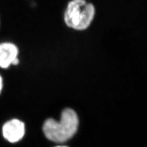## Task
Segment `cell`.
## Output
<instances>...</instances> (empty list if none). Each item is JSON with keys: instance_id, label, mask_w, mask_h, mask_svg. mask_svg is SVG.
Instances as JSON below:
<instances>
[{"instance_id": "4", "label": "cell", "mask_w": 147, "mask_h": 147, "mask_svg": "<svg viewBox=\"0 0 147 147\" xmlns=\"http://www.w3.org/2000/svg\"><path fill=\"white\" fill-rule=\"evenodd\" d=\"M18 52V48L13 44L10 42L0 44V67L6 69L11 64H17L19 62L17 58Z\"/></svg>"}, {"instance_id": "3", "label": "cell", "mask_w": 147, "mask_h": 147, "mask_svg": "<svg viewBox=\"0 0 147 147\" xmlns=\"http://www.w3.org/2000/svg\"><path fill=\"white\" fill-rule=\"evenodd\" d=\"M2 132L4 139L11 143H16L25 136V124L18 119H12L4 124Z\"/></svg>"}, {"instance_id": "1", "label": "cell", "mask_w": 147, "mask_h": 147, "mask_svg": "<svg viewBox=\"0 0 147 147\" xmlns=\"http://www.w3.org/2000/svg\"><path fill=\"white\" fill-rule=\"evenodd\" d=\"M79 127V119L77 113L71 109H64L61 119L57 121L52 118L46 120L42 127L45 136L56 143H63L75 135Z\"/></svg>"}, {"instance_id": "2", "label": "cell", "mask_w": 147, "mask_h": 147, "mask_svg": "<svg viewBox=\"0 0 147 147\" xmlns=\"http://www.w3.org/2000/svg\"><path fill=\"white\" fill-rule=\"evenodd\" d=\"M95 15V7L86 0H72L68 3L64 12V22L69 26L76 30L88 28Z\"/></svg>"}, {"instance_id": "5", "label": "cell", "mask_w": 147, "mask_h": 147, "mask_svg": "<svg viewBox=\"0 0 147 147\" xmlns=\"http://www.w3.org/2000/svg\"><path fill=\"white\" fill-rule=\"evenodd\" d=\"M2 88H3V79H2L1 76H0V93H1Z\"/></svg>"}, {"instance_id": "6", "label": "cell", "mask_w": 147, "mask_h": 147, "mask_svg": "<svg viewBox=\"0 0 147 147\" xmlns=\"http://www.w3.org/2000/svg\"><path fill=\"white\" fill-rule=\"evenodd\" d=\"M56 147H67V146H57Z\"/></svg>"}]
</instances>
